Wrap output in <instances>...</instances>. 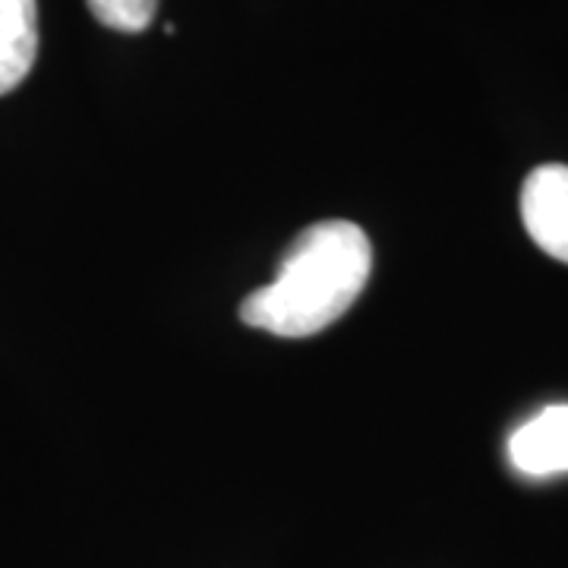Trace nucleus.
<instances>
[{"label":"nucleus","mask_w":568,"mask_h":568,"mask_svg":"<svg viewBox=\"0 0 568 568\" xmlns=\"http://www.w3.org/2000/svg\"><path fill=\"white\" fill-rule=\"evenodd\" d=\"M373 272V244L361 224H310L287 246L275 278L241 304V320L278 338H310L338 323L364 294Z\"/></svg>","instance_id":"obj_1"},{"label":"nucleus","mask_w":568,"mask_h":568,"mask_svg":"<svg viewBox=\"0 0 568 568\" xmlns=\"http://www.w3.org/2000/svg\"><path fill=\"white\" fill-rule=\"evenodd\" d=\"M521 222L534 244L568 265V164H540L525 178Z\"/></svg>","instance_id":"obj_2"},{"label":"nucleus","mask_w":568,"mask_h":568,"mask_svg":"<svg viewBox=\"0 0 568 568\" xmlns=\"http://www.w3.org/2000/svg\"><path fill=\"white\" fill-rule=\"evenodd\" d=\"M508 458L528 477H552L568 470V405H549L508 439Z\"/></svg>","instance_id":"obj_3"},{"label":"nucleus","mask_w":568,"mask_h":568,"mask_svg":"<svg viewBox=\"0 0 568 568\" xmlns=\"http://www.w3.org/2000/svg\"><path fill=\"white\" fill-rule=\"evenodd\" d=\"M39 58V0H0V95L20 89Z\"/></svg>","instance_id":"obj_4"},{"label":"nucleus","mask_w":568,"mask_h":568,"mask_svg":"<svg viewBox=\"0 0 568 568\" xmlns=\"http://www.w3.org/2000/svg\"><path fill=\"white\" fill-rule=\"evenodd\" d=\"M159 3L162 0H85L89 13L102 22L104 29L126 32V36L145 32L159 13Z\"/></svg>","instance_id":"obj_5"}]
</instances>
